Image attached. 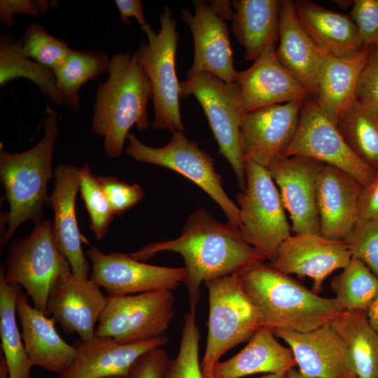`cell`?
I'll use <instances>...</instances> for the list:
<instances>
[{
    "label": "cell",
    "mask_w": 378,
    "mask_h": 378,
    "mask_svg": "<svg viewBox=\"0 0 378 378\" xmlns=\"http://www.w3.org/2000/svg\"><path fill=\"white\" fill-rule=\"evenodd\" d=\"M162 251L183 257L189 306L195 309L206 281L237 274L265 260L244 239L238 228L220 223L202 208L189 215L176 239L151 243L128 255L145 262Z\"/></svg>",
    "instance_id": "obj_1"
},
{
    "label": "cell",
    "mask_w": 378,
    "mask_h": 378,
    "mask_svg": "<svg viewBox=\"0 0 378 378\" xmlns=\"http://www.w3.org/2000/svg\"><path fill=\"white\" fill-rule=\"evenodd\" d=\"M237 274L258 309L262 327L304 332L331 324L343 311L335 298L321 297L262 262Z\"/></svg>",
    "instance_id": "obj_2"
},
{
    "label": "cell",
    "mask_w": 378,
    "mask_h": 378,
    "mask_svg": "<svg viewBox=\"0 0 378 378\" xmlns=\"http://www.w3.org/2000/svg\"><path fill=\"white\" fill-rule=\"evenodd\" d=\"M108 76L97 86L92 132L103 136L104 150L111 158L121 155L130 130L149 126L148 102L153 98L149 79L136 53L121 52L110 58Z\"/></svg>",
    "instance_id": "obj_3"
},
{
    "label": "cell",
    "mask_w": 378,
    "mask_h": 378,
    "mask_svg": "<svg viewBox=\"0 0 378 378\" xmlns=\"http://www.w3.org/2000/svg\"><path fill=\"white\" fill-rule=\"evenodd\" d=\"M42 126L44 135L32 148L20 153L5 151L1 143L0 178L9 205L1 251L16 230L31 220L35 225L45 220L43 207L50 205L48 184L53 178L52 156L59 134L58 115L46 107Z\"/></svg>",
    "instance_id": "obj_4"
},
{
    "label": "cell",
    "mask_w": 378,
    "mask_h": 378,
    "mask_svg": "<svg viewBox=\"0 0 378 378\" xmlns=\"http://www.w3.org/2000/svg\"><path fill=\"white\" fill-rule=\"evenodd\" d=\"M209 293L208 333L200 364L204 378H214L220 358L237 345L248 341L262 327L259 313L237 274L204 282Z\"/></svg>",
    "instance_id": "obj_5"
},
{
    "label": "cell",
    "mask_w": 378,
    "mask_h": 378,
    "mask_svg": "<svg viewBox=\"0 0 378 378\" xmlns=\"http://www.w3.org/2000/svg\"><path fill=\"white\" fill-rule=\"evenodd\" d=\"M160 27L156 32L148 23L141 29L147 41H142L135 53L150 80L153 90L154 130L185 132L180 112L179 81L175 60L178 33L172 10L165 6L159 15Z\"/></svg>",
    "instance_id": "obj_6"
},
{
    "label": "cell",
    "mask_w": 378,
    "mask_h": 378,
    "mask_svg": "<svg viewBox=\"0 0 378 378\" xmlns=\"http://www.w3.org/2000/svg\"><path fill=\"white\" fill-rule=\"evenodd\" d=\"M246 186L237 194L239 230L244 239L265 260L274 262L291 227L279 190L267 167L245 160Z\"/></svg>",
    "instance_id": "obj_7"
},
{
    "label": "cell",
    "mask_w": 378,
    "mask_h": 378,
    "mask_svg": "<svg viewBox=\"0 0 378 378\" xmlns=\"http://www.w3.org/2000/svg\"><path fill=\"white\" fill-rule=\"evenodd\" d=\"M127 139V155L138 162L163 167L188 178L219 205L225 214L226 223L239 229V207L224 190L222 176L214 168V159L201 149L197 141L179 132H173L167 144L159 148L142 143L131 132Z\"/></svg>",
    "instance_id": "obj_8"
},
{
    "label": "cell",
    "mask_w": 378,
    "mask_h": 378,
    "mask_svg": "<svg viewBox=\"0 0 378 378\" xmlns=\"http://www.w3.org/2000/svg\"><path fill=\"white\" fill-rule=\"evenodd\" d=\"M180 98L194 96L200 104L218 143L219 153L228 161L241 191L246 186L245 162L240 148L242 113L236 83L228 84L209 71L179 81Z\"/></svg>",
    "instance_id": "obj_9"
},
{
    "label": "cell",
    "mask_w": 378,
    "mask_h": 378,
    "mask_svg": "<svg viewBox=\"0 0 378 378\" xmlns=\"http://www.w3.org/2000/svg\"><path fill=\"white\" fill-rule=\"evenodd\" d=\"M69 268V262L54 241L52 221L45 219L29 235L10 245L6 270H1L6 283L22 286L34 307L47 315L51 286L58 275Z\"/></svg>",
    "instance_id": "obj_10"
},
{
    "label": "cell",
    "mask_w": 378,
    "mask_h": 378,
    "mask_svg": "<svg viewBox=\"0 0 378 378\" xmlns=\"http://www.w3.org/2000/svg\"><path fill=\"white\" fill-rule=\"evenodd\" d=\"M174 315L171 290L108 297L94 335L122 344L150 340L164 335Z\"/></svg>",
    "instance_id": "obj_11"
},
{
    "label": "cell",
    "mask_w": 378,
    "mask_h": 378,
    "mask_svg": "<svg viewBox=\"0 0 378 378\" xmlns=\"http://www.w3.org/2000/svg\"><path fill=\"white\" fill-rule=\"evenodd\" d=\"M291 155L310 158L335 167L364 188L377 174L351 150L337 125L311 97L303 103L298 129L286 153Z\"/></svg>",
    "instance_id": "obj_12"
},
{
    "label": "cell",
    "mask_w": 378,
    "mask_h": 378,
    "mask_svg": "<svg viewBox=\"0 0 378 378\" xmlns=\"http://www.w3.org/2000/svg\"><path fill=\"white\" fill-rule=\"evenodd\" d=\"M92 263L90 279L104 288L108 297H119L159 290H171L184 284L186 270L152 265L132 258L128 253L102 252L94 246L86 251Z\"/></svg>",
    "instance_id": "obj_13"
},
{
    "label": "cell",
    "mask_w": 378,
    "mask_h": 378,
    "mask_svg": "<svg viewBox=\"0 0 378 378\" xmlns=\"http://www.w3.org/2000/svg\"><path fill=\"white\" fill-rule=\"evenodd\" d=\"M304 101L260 108L241 118L239 141L244 160L265 167L286 156Z\"/></svg>",
    "instance_id": "obj_14"
},
{
    "label": "cell",
    "mask_w": 378,
    "mask_h": 378,
    "mask_svg": "<svg viewBox=\"0 0 378 378\" xmlns=\"http://www.w3.org/2000/svg\"><path fill=\"white\" fill-rule=\"evenodd\" d=\"M108 300L90 278L73 274L69 268L53 282L47 301V315L52 314L67 335L77 333L83 341L92 339Z\"/></svg>",
    "instance_id": "obj_15"
},
{
    "label": "cell",
    "mask_w": 378,
    "mask_h": 378,
    "mask_svg": "<svg viewBox=\"0 0 378 378\" xmlns=\"http://www.w3.org/2000/svg\"><path fill=\"white\" fill-rule=\"evenodd\" d=\"M325 164L310 158L291 155L267 167L279 191L284 209L291 219L295 234H320L316 205L318 176Z\"/></svg>",
    "instance_id": "obj_16"
},
{
    "label": "cell",
    "mask_w": 378,
    "mask_h": 378,
    "mask_svg": "<svg viewBox=\"0 0 378 378\" xmlns=\"http://www.w3.org/2000/svg\"><path fill=\"white\" fill-rule=\"evenodd\" d=\"M351 258L345 241L321 234H295L282 243L271 266L287 275L309 277L313 281L312 290L318 294L326 279L335 270L343 269Z\"/></svg>",
    "instance_id": "obj_17"
},
{
    "label": "cell",
    "mask_w": 378,
    "mask_h": 378,
    "mask_svg": "<svg viewBox=\"0 0 378 378\" xmlns=\"http://www.w3.org/2000/svg\"><path fill=\"white\" fill-rule=\"evenodd\" d=\"M195 13L186 8L179 10L194 41V56L187 78L209 71L226 83H234L237 71L234 67L229 30L225 22L210 8L207 1H192Z\"/></svg>",
    "instance_id": "obj_18"
},
{
    "label": "cell",
    "mask_w": 378,
    "mask_h": 378,
    "mask_svg": "<svg viewBox=\"0 0 378 378\" xmlns=\"http://www.w3.org/2000/svg\"><path fill=\"white\" fill-rule=\"evenodd\" d=\"M239 108L245 113L267 106L305 101L312 92L279 62L276 48L266 51L247 69L237 71Z\"/></svg>",
    "instance_id": "obj_19"
},
{
    "label": "cell",
    "mask_w": 378,
    "mask_h": 378,
    "mask_svg": "<svg viewBox=\"0 0 378 378\" xmlns=\"http://www.w3.org/2000/svg\"><path fill=\"white\" fill-rule=\"evenodd\" d=\"M273 332L288 345L307 378H358L345 344L330 324L304 332Z\"/></svg>",
    "instance_id": "obj_20"
},
{
    "label": "cell",
    "mask_w": 378,
    "mask_h": 378,
    "mask_svg": "<svg viewBox=\"0 0 378 378\" xmlns=\"http://www.w3.org/2000/svg\"><path fill=\"white\" fill-rule=\"evenodd\" d=\"M53 179L50 205L54 213L52 222L54 241L59 252L69 262L73 274L89 279L92 267L83 250L76 211L79 167L60 163L54 169Z\"/></svg>",
    "instance_id": "obj_21"
},
{
    "label": "cell",
    "mask_w": 378,
    "mask_h": 378,
    "mask_svg": "<svg viewBox=\"0 0 378 378\" xmlns=\"http://www.w3.org/2000/svg\"><path fill=\"white\" fill-rule=\"evenodd\" d=\"M364 187L345 172L324 164L316 186L321 232L328 239L344 241L358 221Z\"/></svg>",
    "instance_id": "obj_22"
},
{
    "label": "cell",
    "mask_w": 378,
    "mask_h": 378,
    "mask_svg": "<svg viewBox=\"0 0 378 378\" xmlns=\"http://www.w3.org/2000/svg\"><path fill=\"white\" fill-rule=\"evenodd\" d=\"M168 342L164 335L150 340L122 344L109 337L94 335L86 341L74 343L76 358L71 366L58 378H102L129 376L137 358L146 351Z\"/></svg>",
    "instance_id": "obj_23"
},
{
    "label": "cell",
    "mask_w": 378,
    "mask_h": 378,
    "mask_svg": "<svg viewBox=\"0 0 378 378\" xmlns=\"http://www.w3.org/2000/svg\"><path fill=\"white\" fill-rule=\"evenodd\" d=\"M27 294L20 289L17 313L22 328V338L29 363L33 366L61 374L73 364L76 350L57 333L55 320L28 302Z\"/></svg>",
    "instance_id": "obj_24"
},
{
    "label": "cell",
    "mask_w": 378,
    "mask_h": 378,
    "mask_svg": "<svg viewBox=\"0 0 378 378\" xmlns=\"http://www.w3.org/2000/svg\"><path fill=\"white\" fill-rule=\"evenodd\" d=\"M294 8L304 29L325 52L346 58L368 47L362 41L350 15L327 9L308 0L295 1Z\"/></svg>",
    "instance_id": "obj_25"
},
{
    "label": "cell",
    "mask_w": 378,
    "mask_h": 378,
    "mask_svg": "<svg viewBox=\"0 0 378 378\" xmlns=\"http://www.w3.org/2000/svg\"><path fill=\"white\" fill-rule=\"evenodd\" d=\"M276 55L281 64L314 96L322 62V50L299 22L293 1H281L279 46Z\"/></svg>",
    "instance_id": "obj_26"
},
{
    "label": "cell",
    "mask_w": 378,
    "mask_h": 378,
    "mask_svg": "<svg viewBox=\"0 0 378 378\" xmlns=\"http://www.w3.org/2000/svg\"><path fill=\"white\" fill-rule=\"evenodd\" d=\"M370 46L346 58L336 57L322 50L314 99L336 125L344 113L356 102L359 76L368 57Z\"/></svg>",
    "instance_id": "obj_27"
},
{
    "label": "cell",
    "mask_w": 378,
    "mask_h": 378,
    "mask_svg": "<svg viewBox=\"0 0 378 378\" xmlns=\"http://www.w3.org/2000/svg\"><path fill=\"white\" fill-rule=\"evenodd\" d=\"M280 0L230 1L235 9L232 30L244 49V59L257 60L276 48L279 37Z\"/></svg>",
    "instance_id": "obj_28"
},
{
    "label": "cell",
    "mask_w": 378,
    "mask_h": 378,
    "mask_svg": "<svg viewBox=\"0 0 378 378\" xmlns=\"http://www.w3.org/2000/svg\"><path fill=\"white\" fill-rule=\"evenodd\" d=\"M297 367L291 349L281 344L273 330L259 328L247 344L214 367V378H241L258 373H284Z\"/></svg>",
    "instance_id": "obj_29"
},
{
    "label": "cell",
    "mask_w": 378,
    "mask_h": 378,
    "mask_svg": "<svg viewBox=\"0 0 378 378\" xmlns=\"http://www.w3.org/2000/svg\"><path fill=\"white\" fill-rule=\"evenodd\" d=\"M330 325L345 344L358 378H378V333L366 312L344 310Z\"/></svg>",
    "instance_id": "obj_30"
},
{
    "label": "cell",
    "mask_w": 378,
    "mask_h": 378,
    "mask_svg": "<svg viewBox=\"0 0 378 378\" xmlns=\"http://www.w3.org/2000/svg\"><path fill=\"white\" fill-rule=\"evenodd\" d=\"M20 78L33 82L54 104L64 105L53 70L25 56L14 36L5 32L0 36V86Z\"/></svg>",
    "instance_id": "obj_31"
},
{
    "label": "cell",
    "mask_w": 378,
    "mask_h": 378,
    "mask_svg": "<svg viewBox=\"0 0 378 378\" xmlns=\"http://www.w3.org/2000/svg\"><path fill=\"white\" fill-rule=\"evenodd\" d=\"M110 59L102 50L71 49L62 64L54 71L64 106L79 110L80 89L88 81L108 74Z\"/></svg>",
    "instance_id": "obj_32"
},
{
    "label": "cell",
    "mask_w": 378,
    "mask_h": 378,
    "mask_svg": "<svg viewBox=\"0 0 378 378\" xmlns=\"http://www.w3.org/2000/svg\"><path fill=\"white\" fill-rule=\"evenodd\" d=\"M21 286L6 283L0 273L1 352L8 371V378H29L32 368L27 355L16 321V300Z\"/></svg>",
    "instance_id": "obj_33"
},
{
    "label": "cell",
    "mask_w": 378,
    "mask_h": 378,
    "mask_svg": "<svg viewBox=\"0 0 378 378\" xmlns=\"http://www.w3.org/2000/svg\"><path fill=\"white\" fill-rule=\"evenodd\" d=\"M351 150L378 172V111L356 102L337 123Z\"/></svg>",
    "instance_id": "obj_34"
},
{
    "label": "cell",
    "mask_w": 378,
    "mask_h": 378,
    "mask_svg": "<svg viewBox=\"0 0 378 378\" xmlns=\"http://www.w3.org/2000/svg\"><path fill=\"white\" fill-rule=\"evenodd\" d=\"M331 288L343 311L366 312L378 294V277L362 261L351 258L332 280Z\"/></svg>",
    "instance_id": "obj_35"
},
{
    "label": "cell",
    "mask_w": 378,
    "mask_h": 378,
    "mask_svg": "<svg viewBox=\"0 0 378 378\" xmlns=\"http://www.w3.org/2000/svg\"><path fill=\"white\" fill-rule=\"evenodd\" d=\"M79 192L89 215L91 230L100 241L108 231L115 215L98 176L87 163L79 167Z\"/></svg>",
    "instance_id": "obj_36"
},
{
    "label": "cell",
    "mask_w": 378,
    "mask_h": 378,
    "mask_svg": "<svg viewBox=\"0 0 378 378\" xmlns=\"http://www.w3.org/2000/svg\"><path fill=\"white\" fill-rule=\"evenodd\" d=\"M17 41L25 56L53 71L71 50L65 41L50 35L38 24H31Z\"/></svg>",
    "instance_id": "obj_37"
},
{
    "label": "cell",
    "mask_w": 378,
    "mask_h": 378,
    "mask_svg": "<svg viewBox=\"0 0 378 378\" xmlns=\"http://www.w3.org/2000/svg\"><path fill=\"white\" fill-rule=\"evenodd\" d=\"M200 334L196 309L185 314L178 355L170 360L163 378H204L199 363Z\"/></svg>",
    "instance_id": "obj_38"
},
{
    "label": "cell",
    "mask_w": 378,
    "mask_h": 378,
    "mask_svg": "<svg viewBox=\"0 0 378 378\" xmlns=\"http://www.w3.org/2000/svg\"><path fill=\"white\" fill-rule=\"evenodd\" d=\"M344 241L352 258L365 263L378 277V219L356 225Z\"/></svg>",
    "instance_id": "obj_39"
},
{
    "label": "cell",
    "mask_w": 378,
    "mask_h": 378,
    "mask_svg": "<svg viewBox=\"0 0 378 378\" xmlns=\"http://www.w3.org/2000/svg\"><path fill=\"white\" fill-rule=\"evenodd\" d=\"M98 179L114 215H122L145 196L144 189L138 183L129 184L111 176L100 175Z\"/></svg>",
    "instance_id": "obj_40"
},
{
    "label": "cell",
    "mask_w": 378,
    "mask_h": 378,
    "mask_svg": "<svg viewBox=\"0 0 378 378\" xmlns=\"http://www.w3.org/2000/svg\"><path fill=\"white\" fill-rule=\"evenodd\" d=\"M356 102L378 111V49L370 46L367 61L360 72L356 92Z\"/></svg>",
    "instance_id": "obj_41"
},
{
    "label": "cell",
    "mask_w": 378,
    "mask_h": 378,
    "mask_svg": "<svg viewBox=\"0 0 378 378\" xmlns=\"http://www.w3.org/2000/svg\"><path fill=\"white\" fill-rule=\"evenodd\" d=\"M350 17L363 43L372 46L378 38V0L353 1Z\"/></svg>",
    "instance_id": "obj_42"
},
{
    "label": "cell",
    "mask_w": 378,
    "mask_h": 378,
    "mask_svg": "<svg viewBox=\"0 0 378 378\" xmlns=\"http://www.w3.org/2000/svg\"><path fill=\"white\" fill-rule=\"evenodd\" d=\"M52 3L46 0H1L0 22L11 27L14 24L13 16L24 15L34 18L46 14Z\"/></svg>",
    "instance_id": "obj_43"
},
{
    "label": "cell",
    "mask_w": 378,
    "mask_h": 378,
    "mask_svg": "<svg viewBox=\"0 0 378 378\" xmlns=\"http://www.w3.org/2000/svg\"><path fill=\"white\" fill-rule=\"evenodd\" d=\"M169 360L163 348L152 349L134 363L130 369V376L132 378H163Z\"/></svg>",
    "instance_id": "obj_44"
},
{
    "label": "cell",
    "mask_w": 378,
    "mask_h": 378,
    "mask_svg": "<svg viewBox=\"0 0 378 378\" xmlns=\"http://www.w3.org/2000/svg\"><path fill=\"white\" fill-rule=\"evenodd\" d=\"M378 219V172L361 194L356 225L367 220Z\"/></svg>",
    "instance_id": "obj_45"
},
{
    "label": "cell",
    "mask_w": 378,
    "mask_h": 378,
    "mask_svg": "<svg viewBox=\"0 0 378 378\" xmlns=\"http://www.w3.org/2000/svg\"><path fill=\"white\" fill-rule=\"evenodd\" d=\"M115 4L119 11L120 21L122 24L130 25L129 18H134L141 27L146 25L142 4L139 0H115Z\"/></svg>",
    "instance_id": "obj_46"
},
{
    "label": "cell",
    "mask_w": 378,
    "mask_h": 378,
    "mask_svg": "<svg viewBox=\"0 0 378 378\" xmlns=\"http://www.w3.org/2000/svg\"><path fill=\"white\" fill-rule=\"evenodd\" d=\"M211 10L224 21L232 20L234 12L232 10L230 1L213 0L208 3Z\"/></svg>",
    "instance_id": "obj_47"
},
{
    "label": "cell",
    "mask_w": 378,
    "mask_h": 378,
    "mask_svg": "<svg viewBox=\"0 0 378 378\" xmlns=\"http://www.w3.org/2000/svg\"><path fill=\"white\" fill-rule=\"evenodd\" d=\"M368 321L378 333V294L366 311Z\"/></svg>",
    "instance_id": "obj_48"
},
{
    "label": "cell",
    "mask_w": 378,
    "mask_h": 378,
    "mask_svg": "<svg viewBox=\"0 0 378 378\" xmlns=\"http://www.w3.org/2000/svg\"><path fill=\"white\" fill-rule=\"evenodd\" d=\"M0 378H8V371L3 354L0 353Z\"/></svg>",
    "instance_id": "obj_49"
},
{
    "label": "cell",
    "mask_w": 378,
    "mask_h": 378,
    "mask_svg": "<svg viewBox=\"0 0 378 378\" xmlns=\"http://www.w3.org/2000/svg\"><path fill=\"white\" fill-rule=\"evenodd\" d=\"M285 378H307L304 377L298 370L295 368L289 370L286 374Z\"/></svg>",
    "instance_id": "obj_50"
},
{
    "label": "cell",
    "mask_w": 378,
    "mask_h": 378,
    "mask_svg": "<svg viewBox=\"0 0 378 378\" xmlns=\"http://www.w3.org/2000/svg\"><path fill=\"white\" fill-rule=\"evenodd\" d=\"M286 372L266 374L258 378H285Z\"/></svg>",
    "instance_id": "obj_51"
},
{
    "label": "cell",
    "mask_w": 378,
    "mask_h": 378,
    "mask_svg": "<svg viewBox=\"0 0 378 378\" xmlns=\"http://www.w3.org/2000/svg\"><path fill=\"white\" fill-rule=\"evenodd\" d=\"M102 378H132V377L130 375L129 376L117 375V376H108V377H105Z\"/></svg>",
    "instance_id": "obj_52"
},
{
    "label": "cell",
    "mask_w": 378,
    "mask_h": 378,
    "mask_svg": "<svg viewBox=\"0 0 378 378\" xmlns=\"http://www.w3.org/2000/svg\"><path fill=\"white\" fill-rule=\"evenodd\" d=\"M372 46H374L378 49V38L377 39V41L374 42V43Z\"/></svg>",
    "instance_id": "obj_53"
},
{
    "label": "cell",
    "mask_w": 378,
    "mask_h": 378,
    "mask_svg": "<svg viewBox=\"0 0 378 378\" xmlns=\"http://www.w3.org/2000/svg\"><path fill=\"white\" fill-rule=\"evenodd\" d=\"M29 378H32L31 377H30Z\"/></svg>",
    "instance_id": "obj_54"
}]
</instances>
